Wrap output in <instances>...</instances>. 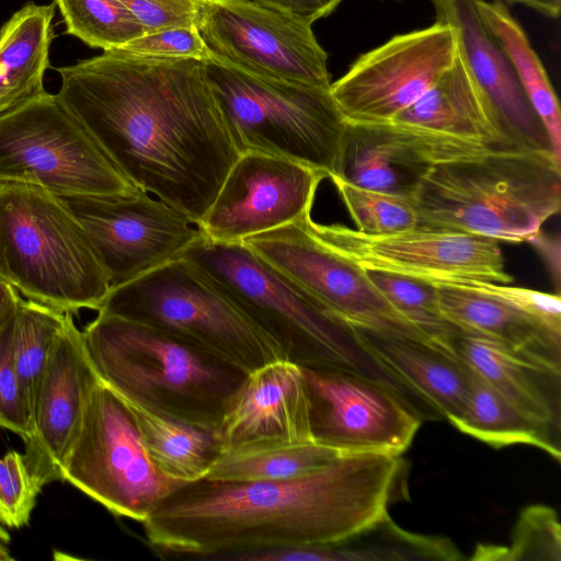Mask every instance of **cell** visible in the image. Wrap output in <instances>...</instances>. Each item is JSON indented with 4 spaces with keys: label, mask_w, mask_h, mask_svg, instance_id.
Returning a JSON list of instances; mask_svg holds the SVG:
<instances>
[{
    "label": "cell",
    "mask_w": 561,
    "mask_h": 561,
    "mask_svg": "<svg viewBox=\"0 0 561 561\" xmlns=\"http://www.w3.org/2000/svg\"><path fill=\"white\" fill-rule=\"evenodd\" d=\"M329 561H458V547L447 537L420 535L399 527L385 515L375 524L325 546Z\"/></svg>",
    "instance_id": "4dcf8cb0"
},
{
    "label": "cell",
    "mask_w": 561,
    "mask_h": 561,
    "mask_svg": "<svg viewBox=\"0 0 561 561\" xmlns=\"http://www.w3.org/2000/svg\"><path fill=\"white\" fill-rule=\"evenodd\" d=\"M351 327L366 353L399 382L413 403L422 402L447 420L462 411L473 370L454 351L424 340Z\"/></svg>",
    "instance_id": "7402d4cb"
},
{
    "label": "cell",
    "mask_w": 561,
    "mask_h": 561,
    "mask_svg": "<svg viewBox=\"0 0 561 561\" xmlns=\"http://www.w3.org/2000/svg\"><path fill=\"white\" fill-rule=\"evenodd\" d=\"M69 312L21 299L12 317V354L31 412L38 383Z\"/></svg>",
    "instance_id": "1f68e13d"
},
{
    "label": "cell",
    "mask_w": 561,
    "mask_h": 561,
    "mask_svg": "<svg viewBox=\"0 0 561 561\" xmlns=\"http://www.w3.org/2000/svg\"><path fill=\"white\" fill-rule=\"evenodd\" d=\"M142 26L146 34L196 26L206 0H114Z\"/></svg>",
    "instance_id": "ab89813d"
},
{
    "label": "cell",
    "mask_w": 561,
    "mask_h": 561,
    "mask_svg": "<svg viewBox=\"0 0 561 561\" xmlns=\"http://www.w3.org/2000/svg\"><path fill=\"white\" fill-rule=\"evenodd\" d=\"M309 24L330 15L344 0H249Z\"/></svg>",
    "instance_id": "b9f144b4"
},
{
    "label": "cell",
    "mask_w": 561,
    "mask_h": 561,
    "mask_svg": "<svg viewBox=\"0 0 561 561\" xmlns=\"http://www.w3.org/2000/svg\"><path fill=\"white\" fill-rule=\"evenodd\" d=\"M64 201L85 231L111 289L181 259L203 236L188 216L137 186L121 195Z\"/></svg>",
    "instance_id": "5bb4252c"
},
{
    "label": "cell",
    "mask_w": 561,
    "mask_h": 561,
    "mask_svg": "<svg viewBox=\"0 0 561 561\" xmlns=\"http://www.w3.org/2000/svg\"><path fill=\"white\" fill-rule=\"evenodd\" d=\"M463 286L490 294L523 313L561 334V299L559 294H547L508 284L474 280Z\"/></svg>",
    "instance_id": "60d3db41"
},
{
    "label": "cell",
    "mask_w": 561,
    "mask_h": 561,
    "mask_svg": "<svg viewBox=\"0 0 561 561\" xmlns=\"http://www.w3.org/2000/svg\"><path fill=\"white\" fill-rule=\"evenodd\" d=\"M325 178L323 172L290 159L242 153L198 227L211 241L234 243L291 224L310 215L318 186Z\"/></svg>",
    "instance_id": "e0dca14e"
},
{
    "label": "cell",
    "mask_w": 561,
    "mask_h": 561,
    "mask_svg": "<svg viewBox=\"0 0 561 561\" xmlns=\"http://www.w3.org/2000/svg\"><path fill=\"white\" fill-rule=\"evenodd\" d=\"M410 199L420 227L527 242L560 211L561 160L550 150L490 149L433 165Z\"/></svg>",
    "instance_id": "3957f363"
},
{
    "label": "cell",
    "mask_w": 561,
    "mask_h": 561,
    "mask_svg": "<svg viewBox=\"0 0 561 561\" xmlns=\"http://www.w3.org/2000/svg\"><path fill=\"white\" fill-rule=\"evenodd\" d=\"M330 180L359 232L389 234L417 226V215L410 198L363 188L337 178Z\"/></svg>",
    "instance_id": "d590c367"
},
{
    "label": "cell",
    "mask_w": 561,
    "mask_h": 561,
    "mask_svg": "<svg viewBox=\"0 0 561 561\" xmlns=\"http://www.w3.org/2000/svg\"><path fill=\"white\" fill-rule=\"evenodd\" d=\"M436 289L444 318L458 330L561 373V334L479 289L463 285H436Z\"/></svg>",
    "instance_id": "d4e9b609"
},
{
    "label": "cell",
    "mask_w": 561,
    "mask_h": 561,
    "mask_svg": "<svg viewBox=\"0 0 561 561\" xmlns=\"http://www.w3.org/2000/svg\"><path fill=\"white\" fill-rule=\"evenodd\" d=\"M481 12L507 54L519 84L561 160V112L557 94L529 38L502 0H481Z\"/></svg>",
    "instance_id": "f1b7e54d"
},
{
    "label": "cell",
    "mask_w": 561,
    "mask_h": 561,
    "mask_svg": "<svg viewBox=\"0 0 561 561\" xmlns=\"http://www.w3.org/2000/svg\"><path fill=\"white\" fill-rule=\"evenodd\" d=\"M457 48L456 30L437 21L394 35L358 56L331 94L348 122H391L450 67Z\"/></svg>",
    "instance_id": "2e32d148"
},
{
    "label": "cell",
    "mask_w": 561,
    "mask_h": 561,
    "mask_svg": "<svg viewBox=\"0 0 561 561\" xmlns=\"http://www.w3.org/2000/svg\"><path fill=\"white\" fill-rule=\"evenodd\" d=\"M451 348L517 411L560 434L561 373L460 330Z\"/></svg>",
    "instance_id": "cb8c5ba5"
},
{
    "label": "cell",
    "mask_w": 561,
    "mask_h": 561,
    "mask_svg": "<svg viewBox=\"0 0 561 561\" xmlns=\"http://www.w3.org/2000/svg\"><path fill=\"white\" fill-rule=\"evenodd\" d=\"M546 260V263L550 270L551 275L556 279V286L560 283V242L557 238L543 236L541 231L528 240Z\"/></svg>",
    "instance_id": "7bdbcfd3"
},
{
    "label": "cell",
    "mask_w": 561,
    "mask_h": 561,
    "mask_svg": "<svg viewBox=\"0 0 561 561\" xmlns=\"http://www.w3.org/2000/svg\"><path fill=\"white\" fill-rule=\"evenodd\" d=\"M12 317L0 329V427L25 440L32 435V412L13 360Z\"/></svg>",
    "instance_id": "74e56055"
},
{
    "label": "cell",
    "mask_w": 561,
    "mask_h": 561,
    "mask_svg": "<svg viewBox=\"0 0 561 561\" xmlns=\"http://www.w3.org/2000/svg\"><path fill=\"white\" fill-rule=\"evenodd\" d=\"M56 3L27 2L0 30V115L43 94Z\"/></svg>",
    "instance_id": "484cf974"
},
{
    "label": "cell",
    "mask_w": 561,
    "mask_h": 561,
    "mask_svg": "<svg viewBox=\"0 0 561 561\" xmlns=\"http://www.w3.org/2000/svg\"><path fill=\"white\" fill-rule=\"evenodd\" d=\"M300 368L313 442L347 455L409 448L422 419L401 392L350 369Z\"/></svg>",
    "instance_id": "9a60e30c"
},
{
    "label": "cell",
    "mask_w": 561,
    "mask_h": 561,
    "mask_svg": "<svg viewBox=\"0 0 561 561\" xmlns=\"http://www.w3.org/2000/svg\"><path fill=\"white\" fill-rule=\"evenodd\" d=\"M41 490L23 454L12 450L0 458V525L8 528L27 525Z\"/></svg>",
    "instance_id": "8d00e7d4"
},
{
    "label": "cell",
    "mask_w": 561,
    "mask_h": 561,
    "mask_svg": "<svg viewBox=\"0 0 561 561\" xmlns=\"http://www.w3.org/2000/svg\"><path fill=\"white\" fill-rule=\"evenodd\" d=\"M309 225L319 240L364 270L433 285L513 282L505 271L500 242L492 238L420 226L373 236L340 224H318L312 218Z\"/></svg>",
    "instance_id": "7c38bea8"
},
{
    "label": "cell",
    "mask_w": 561,
    "mask_h": 561,
    "mask_svg": "<svg viewBox=\"0 0 561 561\" xmlns=\"http://www.w3.org/2000/svg\"><path fill=\"white\" fill-rule=\"evenodd\" d=\"M117 49L139 56L190 58L202 61L211 57L196 26L148 33Z\"/></svg>",
    "instance_id": "f35d334b"
},
{
    "label": "cell",
    "mask_w": 561,
    "mask_h": 561,
    "mask_svg": "<svg viewBox=\"0 0 561 561\" xmlns=\"http://www.w3.org/2000/svg\"><path fill=\"white\" fill-rule=\"evenodd\" d=\"M66 33L103 51L122 48L146 34L142 26L114 0H55Z\"/></svg>",
    "instance_id": "d6a6232c"
},
{
    "label": "cell",
    "mask_w": 561,
    "mask_h": 561,
    "mask_svg": "<svg viewBox=\"0 0 561 561\" xmlns=\"http://www.w3.org/2000/svg\"><path fill=\"white\" fill-rule=\"evenodd\" d=\"M404 468L401 455L363 453L289 479L202 478L164 497L144 529L157 550L205 560L334 545L388 514Z\"/></svg>",
    "instance_id": "7a4b0ae2"
},
{
    "label": "cell",
    "mask_w": 561,
    "mask_h": 561,
    "mask_svg": "<svg viewBox=\"0 0 561 561\" xmlns=\"http://www.w3.org/2000/svg\"><path fill=\"white\" fill-rule=\"evenodd\" d=\"M205 67L240 154L266 153L327 178L334 173L347 121L331 88L254 76L213 56Z\"/></svg>",
    "instance_id": "ba28073f"
},
{
    "label": "cell",
    "mask_w": 561,
    "mask_h": 561,
    "mask_svg": "<svg viewBox=\"0 0 561 561\" xmlns=\"http://www.w3.org/2000/svg\"><path fill=\"white\" fill-rule=\"evenodd\" d=\"M213 57L244 72L331 88L312 25L249 0H206L196 23Z\"/></svg>",
    "instance_id": "4fadbf2b"
},
{
    "label": "cell",
    "mask_w": 561,
    "mask_h": 561,
    "mask_svg": "<svg viewBox=\"0 0 561 561\" xmlns=\"http://www.w3.org/2000/svg\"><path fill=\"white\" fill-rule=\"evenodd\" d=\"M506 4H519L547 18L557 19L561 10V0H502Z\"/></svg>",
    "instance_id": "f6af8a7d"
},
{
    "label": "cell",
    "mask_w": 561,
    "mask_h": 561,
    "mask_svg": "<svg viewBox=\"0 0 561 561\" xmlns=\"http://www.w3.org/2000/svg\"><path fill=\"white\" fill-rule=\"evenodd\" d=\"M119 397L130 409L151 459L165 476L187 483L207 474L221 451L216 431L179 421Z\"/></svg>",
    "instance_id": "4316f807"
},
{
    "label": "cell",
    "mask_w": 561,
    "mask_h": 561,
    "mask_svg": "<svg viewBox=\"0 0 561 561\" xmlns=\"http://www.w3.org/2000/svg\"><path fill=\"white\" fill-rule=\"evenodd\" d=\"M310 219L307 215L242 243L347 324L432 342L383 297L364 268L316 237Z\"/></svg>",
    "instance_id": "8fae6325"
},
{
    "label": "cell",
    "mask_w": 561,
    "mask_h": 561,
    "mask_svg": "<svg viewBox=\"0 0 561 561\" xmlns=\"http://www.w3.org/2000/svg\"><path fill=\"white\" fill-rule=\"evenodd\" d=\"M98 312L163 330L247 375L285 359L276 343L184 257L112 288Z\"/></svg>",
    "instance_id": "52a82bcc"
},
{
    "label": "cell",
    "mask_w": 561,
    "mask_h": 561,
    "mask_svg": "<svg viewBox=\"0 0 561 561\" xmlns=\"http://www.w3.org/2000/svg\"><path fill=\"white\" fill-rule=\"evenodd\" d=\"M0 275L26 299L62 312L99 310L111 285L62 197L0 183Z\"/></svg>",
    "instance_id": "8992f818"
},
{
    "label": "cell",
    "mask_w": 561,
    "mask_h": 561,
    "mask_svg": "<svg viewBox=\"0 0 561 561\" xmlns=\"http://www.w3.org/2000/svg\"><path fill=\"white\" fill-rule=\"evenodd\" d=\"M101 380L119 396L217 431L247 374L149 324L98 312L82 331Z\"/></svg>",
    "instance_id": "277c9868"
},
{
    "label": "cell",
    "mask_w": 561,
    "mask_h": 561,
    "mask_svg": "<svg viewBox=\"0 0 561 561\" xmlns=\"http://www.w3.org/2000/svg\"><path fill=\"white\" fill-rule=\"evenodd\" d=\"M213 279L282 351L308 368H343L405 390L362 347L350 324L321 307L242 242L204 234L182 255Z\"/></svg>",
    "instance_id": "5b68a950"
},
{
    "label": "cell",
    "mask_w": 561,
    "mask_h": 561,
    "mask_svg": "<svg viewBox=\"0 0 561 561\" xmlns=\"http://www.w3.org/2000/svg\"><path fill=\"white\" fill-rule=\"evenodd\" d=\"M56 71L58 100L118 171L198 225L240 157L205 61L112 49Z\"/></svg>",
    "instance_id": "6da1fadb"
},
{
    "label": "cell",
    "mask_w": 561,
    "mask_h": 561,
    "mask_svg": "<svg viewBox=\"0 0 561 561\" xmlns=\"http://www.w3.org/2000/svg\"><path fill=\"white\" fill-rule=\"evenodd\" d=\"M9 542V533L7 531L5 527L0 525V561H10L13 559L8 548Z\"/></svg>",
    "instance_id": "bcb514c9"
},
{
    "label": "cell",
    "mask_w": 561,
    "mask_h": 561,
    "mask_svg": "<svg viewBox=\"0 0 561 561\" xmlns=\"http://www.w3.org/2000/svg\"><path fill=\"white\" fill-rule=\"evenodd\" d=\"M61 480L108 512L142 523L181 485L147 451L125 401L102 380L93 389Z\"/></svg>",
    "instance_id": "30bf717a"
},
{
    "label": "cell",
    "mask_w": 561,
    "mask_h": 561,
    "mask_svg": "<svg viewBox=\"0 0 561 561\" xmlns=\"http://www.w3.org/2000/svg\"><path fill=\"white\" fill-rule=\"evenodd\" d=\"M101 381L71 313L56 341L32 407V435L24 459L43 488L61 480L80 433L91 393Z\"/></svg>",
    "instance_id": "d6986e66"
},
{
    "label": "cell",
    "mask_w": 561,
    "mask_h": 561,
    "mask_svg": "<svg viewBox=\"0 0 561 561\" xmlns=\"http://www.w3.org/2000/svg\"><path fill=\"white\" fill-rule=\"evenodd\" d=\"M0 183L34 185L62 198L136 187L47 91L0 115Z\"/></svg>",
    "instance_id": "9c48e42d"
},
{
    "label": "cell",
    "mask_w": 561,
    "mask_h": 561,
    "mask_svg": "<svg viewBox=\"0 0 561 561\" xmlns=\"http://www.w3.org/2000/svg\"><path fill=\"white\" fill-rule=\"evenodd\" d=\"M21 299V294L0 275V329L13 316Z\"/></svg>",
    "instance_id": "ee69618b"
},
{
    "label": "cell",
    "mask_w": 561,
    "mask_h": 561,
    "mask_svg": "<svg viewBox=\"0 0 561 561\" xmlns=\"http://www.w3.org/2000/svg\"><path fill=\"white\" fill-rule=\"evenodd\" d=\"M470 560L561 561V525L557 512L543 504L525 507L512 531L511 545H478Z\"/></svg>",
    "instance_id": "e575fe53"
},
{
    "label": "cell",
    "mask_w": 561,
    "mask_h": 561,
    "mask_svg": "<svg viewBox=\"0 0 561 561\" xmlns=\"http://www.w3.org/2000/svg\"><path fill=\"white\" fill-rule=\"evenodd\" d=\"M216 433L221 450L259 442H313L301 368L277 359L248 374Z\"/></svg>",
    "instance_id": "44dd1931"
},
{
    "label": "cell",
    "mask_w": 561,
    "mask_h": 561,
    "mask_svg": "<svg viewBox=\"0 0 561 561\" xmlns=\"http://www.w3.org/2000/svg\"><path fill=\"white\" fill-rule=\"evenodd\" d=\"M430 2L435 21L456 30L459 49L508 137L519 147L551 151L507 54L483 18L481 0Z\"/></svg>",
    "instance_id": "ffe728a7"
},
{
    "label": "cell",
    "mask_w": 561,
    "mask_h": 561,
    "mask_svg": "<svg viewBox=\"0 0 561 561\" xmlns=\"http://www.w3.org/2000/svg\"><path fill=\"white\" fill-rule=\"evenodd\" d=\"M383 297L432 342L451 350V339L459 331L447 321L439 307L436 285L415 278L365 270Z\"/></svg>",
    "instance_id": "836d02e7"
},
{
    "label": "cell",
    "mask_w": 561,
    "mask_h": 561,
    "mask_svg": "<svg viewBox=\"0 0 561 561\" xmlns=\"http://www.w3.org/2000/svg\"><path fill=\"white\" fill-rule=\"evenodd\" d=\"M491 148L397 122H346L334 173L350 184L410 198L435 164Z\"/></svg>",
    "instance_id": "ac0fdd59"
},
{
    "label": "cell",
    "mask_w": 561,
    "mask_h": 561,
    "mask_svg": "<svg viewBox=\"0 0 561 561\" xmlns=\"http://www.w3.org/2000/svg\"><path fill=\"white\" fill-rule=\"evenodd\" d=\"M344 455L347 454L316 442L251 443L221 450L204 478L240 482L289 479Z\"/></svg>",
    "instance_id": "f546056e"
},
{
    "label": "cell",
    "mask_w": 561,
    "mask_h": 561,
    "mask_svg": "<svg viewBox=\"0 0 561 561\" xmlns=\"http://www.w3.org/2000/svg\"><path fill=\"white\" fill-rule=\"evenodd\" d=\"M391 122L481 142L495 149L519 147L503 129L459 46L450 67L414 104Z\"/></svg>",
    "instance_id": "603a6c76"
},
{
    "label": "cell",
    "mask_w": 561,
    "mask_h": 561,
    "mask_svg": "<svg viewBox=\"0 0 561 561\" xmlns=\"http://www.w3.org/2000/svg\"><path fill=\"white\" fill-rule=\"evenodd\" d=\"M447 421L493 448L530 445L560 460V434L522 414L474 371L462 411Z\"/></svg>",
    "instance_id": "83f0119b"
}]
</instances>
